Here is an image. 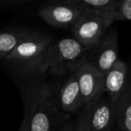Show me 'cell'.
<instances>
[{
    "label": "cell",
    "instance_id": "2e32d148",
    "mask_svg": "<svg viewBox=\"0 0 131 131\" xmlns=\"http://www.w3.org/2000/svg\"><path fill=\"white\" fill-rule=\"evenodd\" d=\"M18 131H31L29 122H28L27 118H24V119H23V122H22V124H21V127Z\"/></svg>",
    "mask_w": 131,
    "mask_h": 131
},
{
    "label": "cell",
    "instance_id": "8992f818",
    "mask_svg": "<svg viewBox=\"0 0 131 131\" xmlns=\"http://www.w3.org/2000/svg\"><path fill=\"white\" fill-rule=\"evenodd\" d=\"M89 131H113L117 126L115 102L104 94L84 106Z\"/></svg>",
    "mask_w": 131,
    "mask_h": 131
},
{
    "label": "cell",
    "instance_id": "5b68a950",
    "mask_svg": "<svg viewBox=\"0 0 131 131\" xmlns=\"http://www.w3.org/2000/svg\"><path fill=\"white\" fill-rule=\"evenodd\" d=\"M88 52L87 62L105 75L118 60V33L116 30H108L100 41Z\"/></svg>",
    "mask_w": 131,
    "mask_h": 131
},
{
    "label": "cell",
    "instance_id": "52a82bcc",
    "mask_svg": "<svg viewBox=\"0 0 131 131\" xmlns=\"http://www.w3.org/2000/svg\"><path fill=\"white\" fill-rule=\"evenodd\" d=\"M78 81L84 105L93 102L105 94L104 75L91 63L85 61L75 72Z\"/></svg>",
    "mask_w": 131,
    "mask_h": 131
},
{
    "label": "cell",
    "instance_id": "6da1fadb",
    "mask_svg": "<svg viewBox=\"0 0 131 131\" xmlns=\"http://www.w3.org/2000/svg\"><path fill=\"white\" fill-rule=\"evenodd\" d=\"M56 85L44 78H30L22 87L24 114L31 131H58L68 115L63 114L58 102Z\"/></svg>",
    "mask_w": 131,
    "mask_h": 131
},
{
    "label": "cell",
    "instance_id": "3957f363",
    "mask_svg": "<svg viewBox=\"0 0 131 131\" xmlns=\"http://www.w3.org/2000/svg\"><path fill=\"white\" fill-rule=\"evenodd\" d=\"M87 52L75 38H64L51 42L41 68V73L54 75L74 74L83 63L87 61Z\"/></svg>",
    "mask_w": 131,
    "mask_h": 131
},
{
    "label": "cell",
    "instance_id": "9a60e30c",
    "mask_svg": "<svg viewBox=\"0 0 131 131\" xmlns=\"http://www.w3.org/2000/svg\"><path fill=\"white\" fill-rule=\"evenodd\" d=\"M58 131H75V121L68 118L60 125Z\"/></svg>",
    "mask_w": 131,
    "mask_h": 131
},
{
    "label": "cell",
    "instance_id": "277c9868",
    "mask_svg": "<svg viewBox=\"0 0 131 131\" xmlns=\"http://www.w3.org/2000/svg\"><path fill=\"white\" fill-rule=\"evenodd\" d=\"M106 14H83L72 26L75 39L86 49H91L111 26Z\"/></svg>",
    "mask_w": 131,
    "mask_h": 131
},
{
    "label": "cell",
    "instance_id": "4fadbf2b",
    "mask_svg": "<svg viewBox=\"0 0 131 131\" xmlns=\"http://www.w3.org/2000/svg\"><path fill=\"white\" fill-rule=\"evenodd\" d=\"M31 31L25 30H10L0 32V59H4Z\"/></svg>",
    "mask_w": 131,
    "mask_h": 131
},
{
    "label": "cell",
    "instance_id": "e0dca14e",
    "mask_svg": "<svg viewBox=\"0 0 131 131\" xmlns=\"http://www.w3.org/2000/svg\"><path fill=\"white\" fill-rule=\"evenodd\" d=\"M113 131H121V130H120V129L118 128V127H117V128H116V129H114Z\"/></svg>",
    "mask_w": 131,
    "mask_h": 131
},
{
    "label": "cell",
    "instance_id": "ba28073f",
    "mask_svg": "<svg viewBox=\"0 0 131 131\" xmlns=\"http://www.w3.org/2000/svg\"><path fill=\"white\" fill-rule=\"evenodd\" d=\"M83 14L68 0L41 6L39 16L48 24L54 27H72Z\"/></svg>",
    "mask_w": 131,
    "mask_h": 131
},
{
    "label": "cell",
    "instance_id": "8fae6325",
    "mask_svg": "<svg viewBox=\"0 0 131 131\" xmlns=\"http://www.w3.org/2000/svg\"><path fill=\"white\" fill-rule=\"evenodd\" d=\"M117 127L121 131H131V73L128 81L116 101Z\"/></svg>",
    "mask_w": 131,
    "mask_h": 131
},
{
    "label": "cell",
    "instance_id": "7c38bea8",
    "mask_svg": "<svg viewBox=\"0 0 131 131\" xmlns=\"http://www.w3.org/2000/svg\"><path fill=\"white\" fill-rule=\"evenodd\" d=\"M82 14H106L118 4V0H68Z\"/></svg>",
    "mask_w": 131,
    "mask_h": 131
},
{
    "label": "cell",
    "instance_id": "5bb4252c",
    "mask_svg": "<svg viewBox=\"0 0 131 131\" xmlns=\"http://www.w3.org/2000/svg\"><path fill=\"white\" fill-rule=\"evenodd\" d=\"M83 111L77 117L75 121V131H89L87 125V115L84 107H83Z\"/></svg>",
    "mask_w": 131,
    "mask_h": 131
},
{
    "label": "cell",
    "instance_id": "30bf717a",
    "mask_svg": "<svg viewBox=\"0 0 131 131\" xmlns=\"http://www.w3.org/2000/svg\"><path fill=\"white\" fill-rule=\"evenodd\" d=\"M129 74L127 65L118 59L104 75L105 94L115 102L127 85Z\"/></svg>",
    "mask_w": 131,
    "mask_h": 131
},
{
    "label": "cell",
    "instance_id": "9c48e42d",
    "mask_svg": "<svg viewBox=\"0 0 131 131\" xmlns=\"http://www.w3.org/2000/svg\"><path fill=\"white\" fill-rule=\"evenodd\" d=\"M58 102L62 112L74 113L84 107L75 74H72L58 93Z\"/></svg>",
    "mask_w": 131,
    "mask_h": 131
},
{
    "label": "cell",
    "instance_id": "7a4b0ae2",
    "mask_svg": "<svg viewBox=\"0 0 131 131\" xmlns=\"http://www.w3.org/2000/svg\"><path fill=\"white\" fill-rule=\"evenodd\" d=\"M51 38L31 31L3 60L8 69L19 77H33L41 73Z\"/></svg>",
    "mask_w": 131,
    "mask_h": 131
}]
</instances>
